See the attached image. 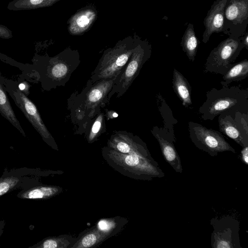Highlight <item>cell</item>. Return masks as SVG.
Here are the masks:
<instances>
[{
    "mask_svg": "<svg viewBox=\"0 0 248 248\" xmlns=\"http://www.w3.org/2000/svg\"><path fill=\"white\" fill-rule=\"evenodd\" d=\"M105 118L109 120L110 119H114L118 116V114L113 110H108L105 114Z\"/></svg>",
    "mask_w": 248,
    "mask_h": 248,
    "instance_id": "30",
    "label": "cell"
},
{
    "mask_svg": "<svg viewBox=\"0 0 248 248\" xmlns=\"http://www.w3.org/2000/svg\"><path fill=\"white\" fill-rule=\"evenodd\" d=\"M241 159L243 163L248 165V146L243 147L241 150Z\"/></svg>",
    "mask_w": 248,
    "mask_h": 248,
    "instance_id": "29",
    "label": "cell"
},
{
    "mask_svg": "<svg viewBox=\"0 0 248 248\" xmlns=\"http://www.w3.org/2000/svg\"><path fill=\"white\" fill-rule=\"evenodd\" d=\"M151 132L157 140L166 161L175 172L181 173L183 168L180 157L174 144L176 140L174 134L164 132L157 126L154 127Z\"/></svg>",
    "mask_w": 248,
    "mask_h": 248,
    "instance_id": "13",
    "label": "cell"
},
{
    "mask_svg": "<svg viewBox=\"0 0 248 248\" xmlns=\"http://www.w3.org/2000/svg\"><path fill=\"white\" fill-rule=\"evenodd\" d=\"M61 0H14L9 3L8 8L17 11L30 10L50 6Z\"/></svg>",
    "mask_w": 248,
    "mask_h": 248,
    "instance_id": "25",
    "label": "cell"
},
{
    "mask_svg": "<svg viewBox=\"0 0 248 248\" xmlns=\"http://www.w3.org/2000/svg\"><path fill=\"white\" fill-rule=\"evenodd\" d=\"M97 16V12L92 5L87 6L78 10L69 18L68 31L72 35H81L92 27Z\"/></svg>",
    "mask_w": 248,
    "mask_h": 248,
    "instance_id": "16",
    "label": "cell"
},
{
    "mask_svg": "<svg viewBox=\"0 0 248 248\" xmlns=\"http://www.w3.org/2000/svg\"><path fill=\"white\" fill-rule=\"evenodd\" d=\"M12 32L6 27L0 25V38L8 39L12 37Z\"/></svg>",
    "mask_w": 248,
    "mask_h": 248,
    "instance_id": "28",
    "label": "cell"
},
{
    "mask_svg": "<svg viewBox=\"0 0 248 248\" xmlns=\"http://www.w3.org/2000/svg\"><path fill=\"white\" fill-rule=\"evenodd\" d=\"M227 0H216L204 19L205 30L202 41L206 44L214 33L222 32L224 21V8Z\"/></svg>",
    "mask_w": 248,
    "mask_h": 248,
    "instance_id": "14",
    "label": "cell"
},
{
    "mask_svg": "<svg viewBox=\"0 0 248 248\" xmlns=\"http://www.w3.org/2000/svg\"><path fill=\"white\" fill-rule=\"evenodd\" d=\"M3 89L8 92L16 105L23 113L35 130L43 140L55 150H58L57 145L51 134L44 124L36 106L30 100L18 87L12 82L5 79Z\"/></svg>",
    "mask_w": 248,
    "mask_h": 248,
    "instance_id": "9",
    "label": "cell"
},
{
    "mask_svg": "<svg viewBox=\"0 0 248 248\" xmlns=\"http://www.w3.org/2000/svg\"><path fill=\"white\" fill-rule=\"evenodd\" d=\"M114 80H100L92 83L89 79L80 93L75 92L69 98L68 109L72 122L77 125L78 134H84L90 122L109 103L108 96Z\"/></svg>",
    "mask_w": 248,
    "mask_h": 248,
    "instance_id": "1",
    "label": "cell"
},
{
    "mask_svg": "<svg viewBox=\"0 0 248 248\" xmlns=\"http://www.w3.org/2000/svg\"><path fill=\"white\" fill-rule=\"evenodd\" d=\"M105 118V114L100 111L87 126L84 134L89 143L95 141L106 131Z\"/></svg>",
    "mask_w": 248,
    "mask_h": 248,
    "instance_id": "23",
    "label": "cell"
},
{
    "mask_svg": "<svg viewBox=\"0 0 248 248\" xmlns=\"http://www.w3.org/2000/svg\"><path fill=\"white\" fill-rule=\"evenodd\" d=\"M172 87L178 97L186 108L192 104L191 87L187 79L177 69H173Z\"/></svg>",
    "mask_w": 248,
    "mask_h": 248,
    "instance_id": "18",
    "label": "cell"
},
{
    "mask_svg": "<svg viewBox=\"0 0 248 248\" xmlns=\"http://www.w3.org/2000/svg\"><path fill=\"white\" fill-rule=\"evenodd\" d=\"M151 45L147 40H141L136 35V43L133 51L123 71L114 80L112 89L108 94V100L116 95L122 96L128 90L139 75L144 64L150 58Z\"/></svg>",
    "mask_w": 248,
    "mask_h": 248,
    "instance_id": "5",
    "label": "cell"
},
{
    "mask_svg": "<svg viewBox=\"0 0 248 248\" xmlns=\"http://www.w3.org/2000/svg\"><path fill=\"white\" fill-rule=\"evenodd\" d=\"M63 191L62 188L58 186H40L33 188L24 192L22 198L39 199L49 198L56 196Z\"/></svg>",
    "mask_w": 248,
    "mask_h": 248,
    "instance_id": "24",
    "label": "cell"
},
{
    "mask_svg": "<svg viewBox=\"0 0 248 248\" xmlns=\"http://www.w3.org/2000/svg\"><path fill=\"white\" fill-rule=\"evenodd\" d=\"M80 62L78 51L67 48L56 56L49 58L46 76L53 87L64 86Z\"/></svg>",
    "mask_w": 248,
    "mask_h": 248,
    "instance_id": "7",
    "label": "cell"
},
{
    "mask_svg": "<svg viewBox=\"0 0 248 248\" xmlns=\"http://www.w3.org/2000/svg\"><path fill=\"white\" fill-rule=\"evenodd\" d=\"M199 41L193 24H188L182 37L181 46L190 61L194 62L197 52Z\"/></svg>",
    "mask_w": 248,
    "mask_h": 248,
    "instance_id": "19",
    "label": "cell"
},
{
    "mask_svg": "<svg viewBox=\"0 0 248 248\" xmlns=\"http://www.w3.org/2000/svg\"><path fill=\"white\" fill-rule=\"evenodd\" d=\"M18 181V179L14 177H9L0 180V196L13 188Z\"/></svg>",
    "mask_w": 248,
    "mask_h": 248,
    "instance_id": "27",
    "label": "cell"
},
{
    "mask_svg": "<svg viewBox=\"0 0 248 248\" xmlns=\"http://www.w3.org/2000/svg\"><path fill=\"white\" fill-rule=\"evenodd\" d=\"M188 131L190 139L195 146L211 156L223 152H236L218 131L191 121L188 122Z\"/></svg>",
    "mask_w": 248,
    "mask_h": 248,
    "instance_id": "8",
    "label": "cell"
},
{
    "mask_svg": "<svg viewBox=\"0 0 248 248\" xmlns=\"http://www.w3.org/2000/svg\"><path fill=\"white\" fill-rule=\"evenodd\" d=\"M206 99L200 107L199 113L203 120L212 121L225 113L234 117L237 112L248 114V90L238 86L213 88L206 94Z\"/></svg>",
    "mask_w": 248,
    "mask_h": 248,
    "instance_id": "2",
    "label": "cell"
},
{
    "mask_svg": "<svg viewBox=\"0 0 248 248\" xmlns=\"http://www.w3.org/2000/svg\"><path fill=\"white\" fill-rule=\"evenodd\" d=\"M127 222L126 218L118 216L102 218L94 226L110 237L121 232Z\"/></svg>",
    "mask_w": 248,
    "mask_h": 248,
    "instance_id": "22",
    "label": "cell"
},
{
    "mask_svg": "<svg viewBox=\"0 0 248 248\" xmlns=\"http://www.w3.org/2000/svg\"><path fill=\"white\" fill-rule=\"evenodd\" d=\"M18 87L19 89L22 92H26L27 91H28V89L27 88V87H28V84L25 82L20 83L18 85Z\"/></svg>",
    "mask_w": 248,
    "mask_h": 248,
    "instance_id": "32",
    "label": "cell"
},
{
    "mask_svg": "<svg viewBox=\"0 0 248 248\" xmlns=\"http://www.w3.org/2000/svg\"><path fill=\"white\" fill-rule=\"evenodd\" d=\"M136 35L128 36L106 49L90 78L92 83L100 80L116 79L123 71L136 43Z\"/></svg>",
    "mask_w": 248,
    "mask_h": 248,
    "instance_id": "4",
    "label": "cell"
},
{
    "mask_svg": "<svg viewBox=\"0 0 248 248\" xmlns=\"http://www.w3.org/2000/svg\"><path fill=\"white\" fill-rule=\"evenodd\" d=\"M109 237L106 233L93 226L79 236L71 248H94Z\"/></svg>",
    "mask_w": 248,
    "mask_h": 248,
    "instance_id": "17",
    "label": "cell"
},
{
    "mask_svg": "<svg viewBox=\"0 0 248 248\" xmlns=\"http://www.w3.org/2000/svg\"><path fill=\"white\" fill-rule=\"evenodd\" d=\"M241 38L245 48L248 50V32L246 31Z\"/></svg>",
    "mask_w": 248,
    "mask_h": 248,
    "instance_id": "31",
    "label": "cell"
},
{
    "mask_svg": "<svg viewBox=\"0 0 248 248\" xmlns=\"http://www.w3.org/2000/svg\"><path fill=\"white\" fill-rule=\"evenodd\" d=\"M0 114L8 120L14 127L25 136L19 121L10 103L8 97L0 82Z\"/></svg>",
    "mask_w": 248,
    "mask_h": 248,
    "instance_id": "21",
    "label": "cell"
},
{
    "mask_svg": "<svg viewBox=\"0 0 248 248\" xmlns=\"http://www.w3.org/2000/svg\"><path fill=\"white\" fill-rule=\"evenodd\" d=\"M78 238L63 234L48 238L44 240L38 247L43 248H71Z\"/></svg>",
    "mask_w": 248,
    "mask_h": 248,
    "instance_id": "26",
    "label": "cell"
},
{
    "mask_svg": "<svg viewBox=\"0 0 248 248\" xmlns=\"http://www.w3.org/2000/svg\"><path fill=\"white\" fill-rule=\"evenodd\" d=\"M213 231L211 244L213 248H241L239 238L240 222L230 215L212 218Z\"/></svg>",
    "mask_w": 248,
    "mask_h": 248,
    "instance_id": "10",
    "label": "cell"
},
{
    "mask_svg": "<svg viewBox=\"0 0 248 248\" xmlns=\"http://www.w3.org/2000/svg\"><path fill=\"white\" fill-rule=\"evenodd\" d=\"M102 155L114 170L129 178L143 181L164 177L158 163L152 157L126 154L108 146L102 148Z\"/></svg>",
    "mask_w": 248,
    "mask_h": 248,
    "instance_id": "3",
    "label": "cell"
},
{
    "mask_svg": "<svg viewBox=\"0 0 248 248\" xmlns=\"http://www.w3.org/2000/svg\"><path fill=\"white\" fill-rule=\"evenodd\" d=\"M220 83L227 87L232 82L243 80L248 77V60H243L235 64L223 75Z\"/></svg>",
    "mask_w": 248,
    "mask_h": 248,
    "instance_id": "20",
    "label": "cell"
},
{
    "mask_svg": "<svg viewBox=\"0 0 248 248\" xmlns=\"http://www.w3.org/2000/svg\"><path fill=\"white\" fill-rule=\"evenodd\" d=\"M107 146L119 152L152 157L146 144L138 136L124 130H114Z\"/></svg>",
    "mask_w": 248,
    "mask_h": 248,
    "instance_id": "12",
    "label": "cell"
},
{
    "mask_svg": "<svg viewBox=\"0 0 248 248\" xmlns=\"http://www.w3.org/2000/svg\"><path fill=\"white\" fill-rule=\"evenodd\" d=\"M219 132L233 140L242 148L248 146V130L240 122L231 115H219Z\"/></svg>",
    "mask_w": 248,
    "mask_h": 248,
    "instance_id": "15",
    "label": "cell"
},
{
    "mask_svg": "<svg viewBox=\"0 0 248 248\" xmlns=\"http://www.w3.org/2000/svg\"><path fill=\"white\" fill-rule=\"evenodd\" d=\"M244 48L241 37H228L211 50L204 64V71L223 75L233 66Z\"/></svg>",
    "mask_w": 248,
    "mask_h": 248,
    "instance_id": "6",
    "label": "cell"
},
{
    "mask_svg": "<svg viewBox=\"0 0 248 248\" xmlns=\"http://www.w3.org/2000/svg\"><path fill=\"white\" fill-rule=\"evenodd\" d=\"M248 25V0H227L224 8L222 32L230 37L240 38Z\"/></svg>",
    "mask_w": 248,
    "mask_h": 248,
    "instance_id": "11",
    "label": "cell"
}]
</instances>
